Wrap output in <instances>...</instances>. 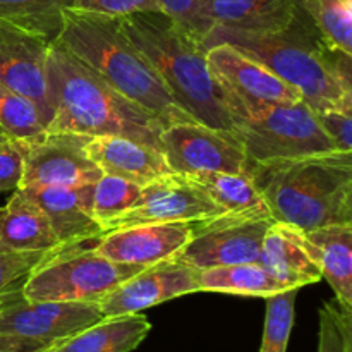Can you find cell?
<instances>
[{
	"mask_svg": "<svg viewBox=\"0 0 352 352\" xmlns=\"http://www.w3.org/2000/svg\"><path fill=\"white\" fill-rule=\"evenodd\" d=\"M260 263L285 289H301L322 278L320 268L309 253L305 232L287 223L274 222L261 244Z\"/></svg>",
	"mask_w": 352,
	"mask_h": 352,
	"instance_id": "19",
	"label": "cell"
},
{
	"mask_svg": "<svg viewBox=\"0 0 352 352\" xmlns=\"http://www.w3.org/2000/svg\"><path fill=\"white\" fill-rule=\"evenodd\" d=\"M199 292H223V294L268 298L285 291L284 285L260 263H237L213 267L198 272Z\"/></svg>",
	"mask_w": 352,
	"mask_h": 352,
	"instance_id": "25",
	"label": "cell"
},
{
	"mask_svg": "<svg viewBox=\"0 0 352 352\" xmlns=\"http://www.w3.org/2000/svg\"><path fill=\"white\" fill-rule=\"evenodd\" d=\"M298 3L327 47L352 55V0H298Z\"/></svg>",
	"mask_w": 352,
	"mask_h": 352,
	"instance_id": "27",
	"label": "cell"
},
{
	"mask_svg": "<svg viewBox=\"0 0 352 352\" xmlns=\"http://www.w3.org/2000/svg\"><path fill=\"white\" fill-rule=\"evenodd\" d=\"M47 85L52 109L47 131L86 136L113 134L160 150L164 124L120 95L57 40L48 50Z\"/></svg>",
	"mask_w": 352,
	"mask_h": 352,
	"instance_id": "2",
	"label": "cell"
},
{
	"mask_svg": "<svg viewBox=\"0 0 352 352\" xmlns=\"http://www.w3.org/2000/svg\"><path fill=\"white\" fill-rule=\"evenodd\" d=\"M23 174V158L16 141L9 140L0 146V195L16 191Z\"/></svg>",
	"mask_w": 352,
	"mask_h": 352,
	"instance_id": "36",
	"label": "cell"
},
{
	"mask_svg": "<svg viewBox=\"0 0 352 352\" xmlns=\"http://www.w3.org/2000/svg\"><path fill=\"white\" fill-rule=\"evenodd\" d=\"M223 213L191 179L172 172L143 186L133 208L107 222L103 230L107 232L141 223L201 222Z\"/></svg>",
	"mask_w": 352,
	"mask_h": 352,
	"instance_id": "13",
	"label": "cell"
},
{
	"mask_svg": "<svg viewBox=\"0 0 352 352\" xmlns=\"http://www.w3.org/2000/svg\"><path fill=\"white\" fill-rule=\"evenodd\" d=\"M217 43L232 45L261 62L294 86L313 112L352 109L351 55L327 47L299 3L294 19L280 31L254 33L213 26L203 45L210 48Z\"/></svg>",
	"mask_w": 352,
	"mask_h": 352,
	"instance_id": "1",
	"label": "cell"
},
{
	"mask_svg": "<svg viewBox=\"0 0 352 352\" xmlns=\"http://www.w3.org/2000/svg\"><path fill=\"white\" fill-rule=\"evenodd\" d=\"M71 7L72 0H0V21L55 41Z\"/></svg>",
	"mask_w": 352,
	"mask_h": 352,
	"instance_id": "26",
	"label": "cell"
},
{
	"mask_svg": "<svg viewBox=\"0 0 352 352\" xmlns=\"http://www.w3.org/2000/svg\"><path fill=\"white\" fill-rule=\"evenodd\" d=\"M302 232L322 278L329 282L337 301L352 309V226H329Z\"/></svg>",
	"mask_w": 352,
	"mask_h": 352,
	"instance_id": "21",
	"label": "cell"
},
{
	"mask_svg": "<svg viewBox=\"0 0 352 352\" xmlns=\"http://www.w3.org/2000/svg\"><path fill=\"white\" fill-rule=\"evenodd\" d=\"M0 352H2V351H0Z\"/></svg>",
	"mask_w": 352,
	"mask_h": 352,
	"instance_id": "38",
	"label": "cell"
},
{
	"mask_svg": "<svg viewBox=\"0 0 352 352\" xmlns=\"http://www.w3.org/2000/svg\"><path fill=\"white\" fill-rule=\"evenodd\" d=\"M119 26L153 65L182 112L195 122L234 134L232 117L210 74L203 41L162 12L129 14L119 17Z\"/></svg>",
	"mask_w": 352,
	"mask_h": 352,
	"instance_id": "3",
	"label": "cell"
},
{
	"mask_svg": "<svg viewBox=\"0 0 352 352\" xmlns=\"http://www.w3.org/2000/svg\"><path fill=\"white\" fill-rule=\"evenodd\" d=\"M64 250L40 206L19 189L0 208V251L54 253Z\"/></svg>",
	"mask_w": 352,
	"mask_h": 352,
	"instance_id": "20",
	"label": "cell"
},
{
	"mask_svg": "<svg viewBox=\"0 0 352 352\" xmlns=\"http://www.w3.org/2000/svg\"><path fill=\"white\" fill-rule=\"evenodd\" d=\"M192 237V222L141 223L107 230L91 250L110 261L138 267L174 258Z\"/></svg>",
	"mask_w": 352,
	"mask_h": 352,
	"instance_id": "15",
	"label": "cell"
},
{
	"mask_svg": "<svg viewBox=\"0 0 352 352\" xmlns=\"http://www.w3.org/2000/svg\"><path fill=\"white\" fill-rule=\"evenodd\" d=\"M91 136L78 133L45 131L38 136L16 141L23 158L19 188L26 186H88L100 179L102 170L86 155Z\"/></svg>",
	"mask_w": 352,
	"mask_h": 352,
	"instance_id": "11",
	"label": "cell"
},
{
	"mask_svg": "<svg viewBox=\"0 0 352 352\" xmlns=\"http://www.w3.org/2000/svg\"><path fill=\"white\" fill-rule=\"evenodd\" d=\"M144 268L110 261L91 248H64L24 278L21 292L28 301L98 302Z\"/></svg>",
	"mask_w": 352,
	"mask_h": 352,
	"instance_id": "7",
	"label": "cell"
},
{
	"mask_svg": "<svg viewBox=\"0 0 352 352\" xmlns=\"http://www.w3.org/2000/svg\"><path fill=\"white\" fill-rule=\"evenodd\" d=\"M234 134L254 168L337 151L305 102L284 103L234 119Z\"/></svg>",
	"mask_w": 352,
	"mask_h": 352,
	"instance_id": "6",
	"label": "cell"
},
{
	"mask_svg": "<svg viewBox=\"0 0 352 352\" xmlns=\"http://www.w3.org/2000/svg\"><path fill=\"white\" fill-rule=\"evenodd\" d=\"M160 151L174 174L254 172L234 134L212 129L199 122H177L164 127Z\"/></svg>",
	"mask_w": 352,
	"mask_h": 352,
	"instance_id": "12",
	"label": "cell"
},
{
	"mask_svg": "<svg viewBox=\"0 0 352 352\" xmlns=\"http://www.w3.org/2000/svg\"><path fill=\"white\" fill-rule=\"evenodd\" d=\"M157 3L162 14L196 40L205 41L206 34L213 30L210 0H157Z\"/></svg>",
	"mask_w": 352,
	"mask_h": 352,
	"instance_id": "32",
	"label": "cell"
},
{
	"mask_svg": "<svg viewBox=\"0 0 352 352\" xmlns=\"http://www.w3.org/2000/svg\"><path fill=\"white\" fill-rule=\"evenodd\" d=\"M143 186L119 175L102 174L91 186V213L100 226L122 215L138 201ZM105 232V230H103Z\"/></svg>",
	"mask_w": 352,
	"mask_h": 352,
	"instance_id": "29",
	"label": "cell"
},
{
	"mask_svg": "<svg viewBox=\"0 0 352 352\" xmlns=\"http://www.w3.org/2000/svg\"><path fill=\"white\" fill-rule=\"evenodd\" d=\"M226 213H267V203L248 172H206L186 175ZM270 213V212H268Z\"/></svg>",
	"mask_w": 352,
	"mask_h": 352,
	"instance_id": "24",
	"label": "cell"
},
{
	"mask_svg": "<svg viewBox=\"0 0 352 352\" xmlns=\"http://www.w3.org/2000/svg\"><path fill=\"white\" fill-rule=\"evenodd\" d=\"M253 177L275 222L301 230L352 226V153L278 162Z\"/></svg>",
	"mask_w": 352,
	"mask_h": 352,
	"instance_id": "5",
	"label": "cell"
},
{
	"mask_svg": "<svg viewBox=\"0 0 352 352\" xmlns=\"http://www.w3.org/2000/svg\"><path fill=\"white\" fill-rule=\"evenodd\" d=\"M198 272L181 258H168L127 278L96 305L103 318L141 313L170 299L199 292Z\"/></svg>",
	"mask_w": 352,
	"mask_h": 352,
	"instance_id": "14",
	"label": "cell"
},
{
	"mask_svg": "<svg viewBox=\"0 0 352 352\" xmlns=\"http://www.w3.org/2000/svg\"><path fill=\"white\" fill-rule=\"evenodd\" d=\"M275 220L270 213H223L192 222V237L175 256L206 270L260 261L261 244Z\"/></svg>",
	"mask_w": 352,
	"mask_h": 352,
	"instance_id": "10",
	"label": "cell"
},
{
	"mask_svg": "<svg viewBox=\"0 0 352 352\" xmlns=\"http://www.w3.org/2000/svg\"><path fill=\"white\" fill-rule=\"evenodd\" d=\"M52 253H6L0 251V306L16 294L24 278Z\"/></svg>",
	"mask_w": 352,
	"mask_h": 352,
	"instance_id": "33",
	"label": "cell"
},
{
	"mask_svg": "<svg viewBox=\"0 0 352 352\" xmlns=\"http://www.w3.org/2000/svg\"><path fill=\"white\" fill-rule=\"evenodd\" d=\"M206 62L232 122L237 117L253 116L268 107L302 102L294 86L232 45L217 43L206 48Z\"/></svg>",
	"mask_w": 352,
	"mask_h": 352,
	"instance_id": "9",
	"label": "cell"
},
{
	"mask_svg": "<svg viewBox=\"0 0 352 352\" xmlns=\"http://www.w3.org/2000/svg\"><path fill=\"white\" fill-rule=\"evenodd\" d=\"M7 141H9V138H7L6 134H3L2 131H0V146H2L3 143H7Z\"/></svg>",
	"mask_w": 352,
	"mask_h": 352,
	"instance_id": "37",
	"label": "cell"
},
{
	"mask_svg": "<svg viewBox=\"0 0 352 352\" xmlns=\"http://www.w3.org/2000/svg\"><path fill=\"white\" fill-rule=\"evenodd\" d=\"M100 320L96 302L28 301L19 289L0 306V351L47 352Z\"/></svg>",
	"mask_w": 352,
	"mask_h": 352,
	"instance_id": "8",
	"label": "cell"
},
{
	"mask_svg": "<svg viewBox=\"0 0 352 352\" xmlns=\"http://www.w3.org/2000/svg\"><path fill=\"white\" fill-rule=\"evenodd\" d=\"M71 9L110 17H124L136 12H160L157 0H72Z\"/></svg>",
	"mask_w": 352,
	"mask_h": 352,
	"instance_id": "34",
	"label": "cell"
},
{
	"mask_svg": "<svg viewBox=\"0 0 352 352\" xmlns=\"http://www.w3.org/2000/svg\"><path fill=\"white\" fill-rule=\"evenodd\" d=\"M52 41L0 21V81L33 100L50 122L47 60Z\"/></svg>",
	"mask_w": 352,
	"mask_h": 352,
	"instance_id": "16",
	"label": "cell"
},
{
	"mask_svg": "<svg viewBox=\"0 0 352 352\" xmlns=\"http://www.w3.org/2000/svg\"><path fill=\"white\" fill-rule=\"evenodd\" d=\"M320 126L340 153H352V109L315 112Z\"/></svg>",
	"mask_w": 352,
	"mask_h": 352,
	"instance_id": "35",
	"label": "cell"
},
{
	"mask_svg": "<svg viewBox=\"0 0 352 352\" xmlns=\"http://www.w3.org/2000/svg\"><path fill=\"white\" fill-rule=\"evenodd\" d=\"M86 155L102 174L119 175L140 186L172 174L164 153L157 148L124 136H91L85 146Z\"/></svg>",
	"mask_w": 352,
	"mask_h": 352,
	"instance_id": "18",
	"label": "cell"
},
{
	"mask_svg": "<svg viewBox=\"0 0 352 352\" xmlns=\"http://www.w3.org/2000/svg\"><path fill=\"white\" fill-rule=\"evenodd\" d=\"M57 41L165 127L195 122L175 105L153 65L122 33L119 17L67 9Z\"/></svg>",
	"mask_w": 352,
	"mask_h": 352,
	"instance_id": "4",
	"label": "cell"
},
{
	"mask_svg": "<svg viewBox=\"0 0 352 352\" xmlns=\"http://www.w3.org/2000/svg\"><path fill=\"white\" fill-rule=\"evenodd\" d=\"M47 127L48 119L33 100L0 81V131L9 140H28L45 133Z\"/></svg>",
	"mask_w": 352,
	"mask_h": 352,
	"instance_id": "28",
	"label": "cell"
},
{
	"mask_svg": "<svg viewBox=\"0 0 352 352\" xmlns=\"http://www.w3.org/2000/svg\"><path fill=\"white\" fill-rule=\"evenodd\" d=\"M318 352H352V309L337 299L320 309Z\"/></svg>",
	"mask_w": 352,
	"mask_h": 352,
	"instance_id": "31",
	"label": "cell"
},
{
	"mask_svg": "<svg viewBox=\"0 0 352 352\" xmlns=\"http://www.w3.org/2000/svg\"><path fill=\"white\" fill-rule=\"evenodd\" d=\"M151 323L143 313L103 318L47 352H133L146 339Z\"/></svg>",
	"mask_w": 352,
	"mask_h": 352,
	"instance_id": "22",
	"label": "cell"
},
{
	"mask_svg": "<svg viewBox=\"0 0 352 352\" xmlns=\"http://www.w3.org/2000/svg\"><path fill=\"white\" fill-rule=\"evenodd\" d=\"M299 289L291 287L265 298L267 313H265L263 340L260 352H287L289 337L294 325V306Z\"/></svg>",
	"mask_w": 352,
	"mask_h": 352,
	"instance_id": "30",
	"label": "cell"
},
{
	"mask_svg": "<svg viewBox=\"0 0 352 352\" xmlns=\"http://www.w3.org/2000/svg\"><path fill=\"white\" fill-rule=\"evenodd\" d=\"M298 0H210L213 26L272 33L291 24Z\"/></svg>",
	"mask_w": 352,
	"mask_h": 352,
	"instance_id": "23",
	"label": "cell"
},
{
	"mask_svg": "<svg viewBox=\"0 0 352 352\" xmlns=\"http://www.w3.org/2000/svg\"><path fill=\"white\" fill-rule=\"evenodd\" d=\"M91 186H26L17 189L40 206L60 246L76 248L103 236V227L91 213Z\"/></svg>",
	"mask_w": 352,
	"mask_h": 352,
	"instance_id": "17",
	"label": "cell"
}]
</instances>
